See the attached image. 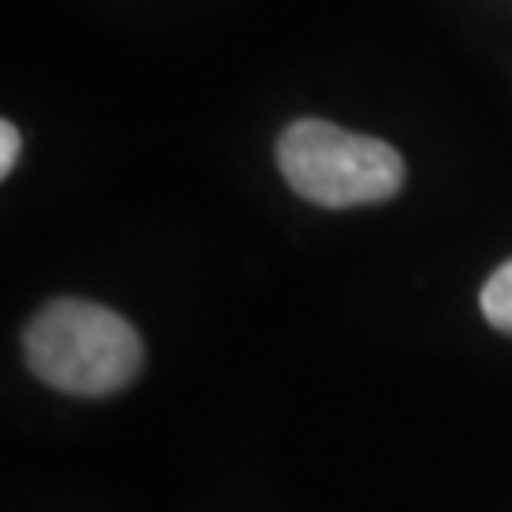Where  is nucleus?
I'll use <instances>...</instances> for the list:
<instances>
[{
  "label": "nucleus",
  "mask_w": 512,
  "mask_h": 512,
  "mask_svg": "<svg viewBox=\"0 0 512 512\" xmlns=\"http://www.w3.org/2000/svg\"><path fill=\"white\" fill-rule=\"evenodd\" d=\"M277 167L300 198L323 209L387 202L403 190V156L387 141L349 133L323 118H300L277 141Z\"/></svg>",
  "instance_id": "2"
},
{
  "label": "nucleus",
  "mask_w": 512,
  "mask_h": 512,
  "mask_svg": "<svg viewBox=\"0 0 512 512\" xmlns=\"http://www.w3.org/2000/svg\"><path fill=\"white\" fill-rule=\"evenodd\" d=\"M19 160V129L12 122L0 126V175H12Z\"/></svg>",
  "instance_id": "4"
},
{
  "label": "nucleus",
  "mask_w": 512,
  "mask_h": 512,
  "mask_svg": "<svg viewBox=\"0 0 512 512\" xmlns=\"http://www.w3.org/2000/svg\"><path fill=\"white\" fill-rule=\"evenodd\" d=\"M23 357L42 384L80 399H103L137 380L145 346L118 311L65 296L27 323Z\"/></svg>",
  "instance_id": "1"
},
{
  "label": "nucleus",
  "mask_w": 512,
  "mask_h": 512,
  "mask_svg": "<svg viewBox=\"0 0 512 512\" xmlns=\"http://www.w3.org/2000/svg\"><path fill=\"white\" fill-rule=\"evenodd\" d=\"M478 304H482V315H486L490 327L501 330V334H512V258L490 274V281L482 285Z\"/></svg>",
  "instance_id": "3"
}]
</instances>
